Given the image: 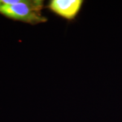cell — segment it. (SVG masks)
<instances>
[{
  "mask_svg": "<svg viewBox=\"0 0 122 122\" xmlns=\"http://www.w3.org/2000/svg\"><path fill=\"white\" fill-rule=\"evenodd\" d=\"M43 7L44 1L42 0H20L12 5L0 3V14L13 20L36 25L48 20L42 15Z\"/></svg>",
  "mask_w": 122,
  "mask_h": 122,
  "instance_id": "6da1fadb",
  "label": "cell"
},
{
  "mask_svg": "<svg viewBox=\"0 0 122 122\" xmlns=\"http://www.w3.org/2000/svg\"><path fill=\"white\" fill-rule=\"evenodd\" d=\"M84 2L83 0H51L48 7L61 17L72 20L80 13Z\"/></svg>",
  "mask_w": 122,
  "mask_h": 122,
  "instance_id": "7a4b0ae2",
  "label": "cell"
}]
</instances>
